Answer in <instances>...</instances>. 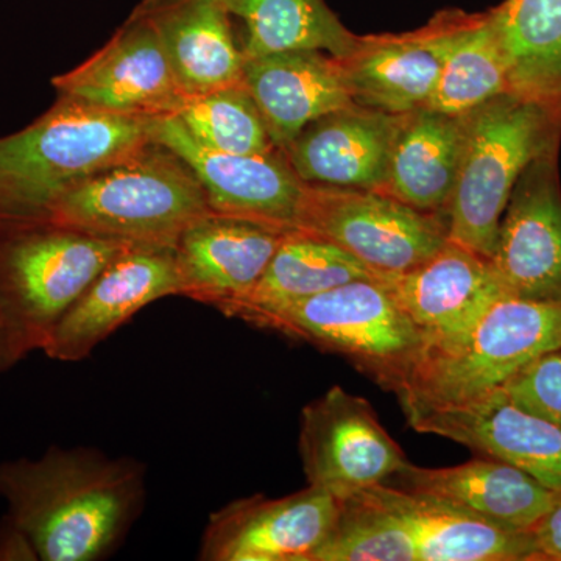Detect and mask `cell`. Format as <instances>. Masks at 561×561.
Returning a JSON list of instances; mask_svg holds the SVG:
<instances>
[{
	"mask_svg": "<svg viewBox=\"0 0 561 561\" xmlns=\"http://www.w3.org/2000/svg\"><path fill=\"white\" fill-rule=\"evenodd\" d=\"M144 468L94 449L50 448L39 459L0 465V497L38 560L108 556L142 505Z\"/></svg>",
	"mask_w": 561,
	"mask_h": 561,
	"instance_id": "cell-1",
	"label": "cell"
},
{
	"mask_svg": "<svg viewBox=\"0 0 561 561\" xmlns=\"http://www.w3.org/2000/svg\"><path fill=\"white\" fill-rule=\"evenodd\" d=\"M151 119L57 95L38 119L0 138V231L43 225L70 187L149 146Z\"/></svg>",
	"mask_w": 561,
	"mask_h": 561,
	"instance_id": "cell-2",
	"label": "cell"
},
{
	"mask_svg": "<svg viewBox=\"0 0 561 561\" xmlns=\"http://www.w3.org/2000/svg\"><path fill=\"white\" fill-rule=\"evenodd\" d=\"M209 214L205 190L190 164L151 140L127 160L70 187L43 225L175 249L180 236Z\"/></svg>",
	"mask_w": 561,
	"mask_h": 561,
	"instance_id": "cell-3",
	"label": "cell"
},
{
	"mask_svg": "<svg viewBox=\"0 0 561 561\" xmlns=\"http://www.w3.org/2000/svg\"><path fill=\"white\" fill-rule=\"evenodd\" d=\"M463 116V149L446 217L448 238L491 260L502 216L531 162L559 151L561 117L505 92Z\"/></svg>",
	"mask_w": 561,
	"mask_h": 561,
	"instance_id": "cell-4",
	"label": "cell"
},
{
	"mask_svg": "<svg viewBox=\"0 0 561 561\" xmlns=\"http://www.w3.org/2000/svg\"><path fill=\"white\" fill-rule=\"evenodd\" d=\"M135 245L54 225L0 231V331L9 368L43 351L94 279Z\"/></svg>",
	"mask_w": 561,
	"mask_h": 561,
	"instance_id": "cell-5",
	"label": "cell"
},
{
	"mask_svg": "<svg viewBox=\"0 0 561 561\" xmlns=\"http://www.w3.org/2000/svg\"><path fill=\"white\" fill-rule=\"evenodd\" d=\"M561 350V302L504 295L459 341L421 350L393 391L401 405H448L500 389L542 354Z\"/></svg>",
	"mask_w": 561,
	"mask_h": 561,
	"instance_id": "cell-6",
	"label": "cell"
},
{
	"mask_svg": "<svg viewBox=\"0 0 561 561\" xmlns=\"http://www.w3.org/2000/svg\"><path fill=\"white\" fill-rule=\"evenodd\" d=\"M249 323L348 356L393 389L423 350V335L382 279L342 286L251 317Z\"/></svg>",
	"mask_w": 561,
	"mask_h": 561,
	"instance_id": "cell-7",
	"label": "cell"
},
{
	"mask_svg": "<svg viewBox=\"0 0 561 561\" xmlns=\"http://www.w3.org/2000/svg\"><path fill=\"white\" fill-rule=\"evenodd\" d=\"M300 231L348 251L379 278L419 267L448 238L446 214L424 213L379 191L309 187Z\"/></svg>",
	"mask_w": 561,
	"mask_h": 561,
	"instance_id": "cell-8",
	"label": "cell"
},
{
	"mask_svg": "<svg viewBox=\"0 0 561 561\" xmlns=\"http://www.w3.org/2000/svg\"><path fill=\"white\" fill-rule=\"evenodd\" d=\"M151 138L190 164L213 213L300 231L309 187L283 150L231 154L210 150L192 138L175 114L151 119Z\"/></svg>",
	"mask_w": 561,
	"mask_h": 561,
	"instance_id": "cell-9",
	"label": "cell"
},
{
	"mask_svg": "<svg viewBox=\"0 0 561 561\" xmlns=\"http://www.w3.org/2000/svg\"><path fill=\"white\" fill-rule=\"evenodd\" d=\"M298 448L309 485L341 500L390 481L409 461L370 402L341 386L302 409Z\"/></svg>",
	"mask_w": 561,
	"mask_h": 561,
	"instance_id": "cell-10",
	"label": "cell"
},
{
	"mask_svg": "<svg viewBox=\"0 0 561 561\" xmlns=\"http://www.w3.org/2000/svg\"><path fill=\"white\" fill-rule=\"evenodd\" d=\"M51 87L58 98L122 116H171L186 98L160 36L136 10L102 49L55 76Z\"/></svg>",
	"mask_w": 561,
	"mask_h": 561,
	"instance_id": "cell-11",
	"label": "cell"
},
{
	"mask_svg": "<svg viewBox=\"0 0 561 561\" xmlns=\"http://www.w3.org/2000/svg\"><path fill=\"white\" fill-rule=\"evenodd\" d=\"M420 434L438 435L561 491V426L527 411L504 387L448 405H404Z\"/></svg>",
	"mask_w": 561,
	"mask_h": 561,
	"instance_id": "cell-12",
	"label": "cell"
},
{
	"mask_svg": "<svg viewBox=\"0 0 561 561\" xmlns=\"http://www.w3.org/2000/svg\"><path fill=\"white\" fill-rule=\"evenodd\" d=\"M472 16L445 10L416 31L360 36L353 54L339 60L353 102L391 114L424 108Z\"/></svg>",
	"mask_w": 561,
	"mask_h": 561,
	"instance_id": "cell-13",
	"label": "cell"
},
{
	"mask_svg": "<svg viewBox=\"0 0 561 561\" xmlns=\"http://www.w3.org/2000/svg\"><path fill=\"white\" fill-rule=\"evenodd\" d=\"M331 491L308 489L267 500L236 501L210 516L201 560L312 561L341 511Z\"/></svg>",
	"mask_w": 561,
	"mask_h": 561,
	"instance_id": "cell-14",
	"label": "cell"
},
{
	"mask_svg": "<svg viewBox=\"0 0 561 561\" xmlns=\"http://www.w3.org/2000/svg\"><path fill=\"white\" fill-rule=\"evenodd\" d=\"M559 151L531 162L502 216L490 264L504 290L524 300L561 302Z\"/></svg>",
	"mask_w": 561,
	"mask_h": 561,
	"instance_id": "cell-15",
	"label": "cell"
},
{
	"mask_svg": "<svg viewBox=\"0 0 561 561\" xmlns=\"http://www.w3.org/2000/svg\"><path fill=\"white\" fill-rule=\"evenodd\" d=\"M172 295H183L175 251L131 247L108 264L62 317L43 353L61 362L87 359L140 309Z\"/></svg>",
	"mask_w": 561,
	"mask_h": 561,
	"instance_id": "cell-16",
	"label": "cell"
},
{
	"mask_svg": "<svg viewBox=\"0 0 561 561\" xmlns=\"http://www.w3.org/2000/svg\"><path fill=\"white\" fill-rule=\"evenodd\" d=\"M423 335V350L459 341L504 290L490 261L451 241L419 267L383 278Z\"/></svg>",
	"mask_w": 561,
	"mask_h": 561,
	"instance_id": "cell-17",
	"label": "cell"
},
{
	"mask_svg": "<svg viewBox=\"0 0 561 561\" xmlns=\"http://www.w3.org/2000/svg\"><path fill=\"white\" fill-rule=\"evenodd\" d=\"M405 114L353 103L311 122L283 151L305 183L381 192Z\"/></svg>",
	"mask_w": 561,
	"mask_h": 561,
	"instance_id": "cell-18",
	"label": "cell"
},
{
	"mask_svg": "<svg viewBox=\"0 0 561 561\" xmlns=\"http://www.w3.org/2000/svg\"><path fill=\"white\" fill-rule=\"evenodd\" d=\"M287 232L216 213L194 221L173 249L181 297L227 312L256 287Z\"/></svg>",
	"mask_w": 561,
	"mask_h": 561,
	"instance_id": "cell-19",
	"label": "cell"
},
{
	"mask_svg": "<svg viewBox=\"0 0 561 561\" xmlns=\"http://www.w3.org/2000/svg\"><path fill=\"white\" fill-rule=\"evenodd\" d=\"M242 81L278 150L286 149L311 122L354 103L341 61L320 50L245 58Z\"/></svg>",
	"mask_w": 561,
	"mask_h": 561,
	"instance_id": "cell-20",
	"label": "cell"
},
{
	"mask_svg": "<svg viewBox=\"0 0 561 561\" xmlns=\"http://www.w3.org/2000/svg\"><path fill=\"white\" fill-rule=\"evenodd\" d=\"M370 489L404 524L419 561L541 560L531 530L512 529L451 502L389 483Z\"/></svg>",
	"mask_w": 561,
	"mask_h": 561,
	"instance_id": "cell-21",
	"label": "cell"
},
{
	"mask_svg": "<svg viewBox=\"0 0 561 561\" xmlns=\"http://www.w3.org/2000/svg\"><path fill=\"white\" fill-rule=\"evenodd\" d=\"M186 98L241 83L243 58L225 0H140Z\"/></svg>",
	"mask_w": 561,
	"mask_h": 561,
	"instance_id": "cell-22",
	"label": "cell"
},
{
	"mask_svg": "<svg viewBox=\"0 0 561 561\" xmlns=\"http://www.w3.org/2000/svg\"><path fill=\"white\" fill-rule=\"evenodd\" d=\"M386 483L451 502L490 522L522 530H531L559 496V491L541 485L527 472L491 457L451 468H420L408 461Z\"/></svg>",
	"mask_w": 561,
	"mask_h": 561,
	"instance_id": "cell-23",
	"label": "cell"
},
{
	"mask_svg": "<svg viewBox=\"0 0 561 561\" xmlns=\"http://www.w3.org/2000/svg\"><path fill=\"white\" fill-rule=\"evenodd\" d=\"M463 138V116L426 106L405 114L381 192L424 213L446 214L459 175Z\"/></svg>",
	"mask_w": 561,
	"mask_h": 561,
	"instance_id": "cell-24",
	"label": "cell"
},
{
	"mask_svg": "<svg viewBox=\"0 0 561 561\" xmlns=\"http://www.w3.org/2000/svg\"><path fill=\"white\" fill-rule=\"evenodd\" d=\"M367 278L379 276L348 251L312 232L289 231L256 287L225 316L249 321L257 313L305 300L350 280Z\"/></svg>",
	"mask_w": 561,
	"mask_h": 561,
	"instance_id": "cell-25",
	"label": "cell"
},
{
	"mask_svg": "<svg viewBox=\"0 0 561 561\" xmlns=\"http://www.w3.org/2000/svg\"><path fill=\"white\" fill-rule=\"evenodd\" d=\"M493 14L511 92L561 117V0H504Z\"/></svg>",
	"mask_w": 561,
	"mask_h": 561,
	"instance_id": "cell-26",
	"label": "cell"
},
{
	"mask_svg": "<svg viewBox=\"0 0 561 561\" xmlns=\"http://www.w3.org/2000/svg\"><path fill=\"white\" fill-rule=\"evenodd\" d=\"M243 22V58L286 50H320L345 60L359 43L327 0H225Z\"/></svg>",
	"mask_w": 561,
	"mask_h": 561,
	"instance_id": "cell-27",
	"label": "cell"
},
{
	"mask_svg": "<svg viewBox=\"0 0 561 561\" xmlns=\"http://www.w3.org/2000/svg\"><path fill=\"white\" fill-rule=\"evenodd\" d=\"M505 92L511 81L493 9L474 13L449 51L426 108L461 116Z\"/></svg>",
	"mask_w": 561,
	"mask_h": 561,
	"instance_id": "cell-28",
	"label": "cell"
},
{
	"mask_svg": "<svg viewBox=\"0 0 561 561\" xmlns=\"http://www.w3.org/2000/svg\"><path fill=\"white\" fill-rule=\"evenodd\" d=\"M312 561H419L404 524L371 489L343 497L337 519Z\"/></svg>",
	"mask_w": 561,
	"mask_h": 561,
	"instance_id": "cell-29",
	"label": "cell"
},
{
	"mask_svg": "<svg viewBox=\"0 0 561 561\" xmlns=\"http://www.w3.org/2000/svg\"><path fill=\"white\" fill-rule=\"evenodd\" d=\"M175 116L192 138L210 150L231 154L276 150L261 110L243 81L184 98Z\"/></svg>",
	"mask_w": 561,
	"mask_h": 561,
	"instance_id": "cell-30",
	"label": "cell"
},
{
	"mask_svg": "<svg viewBox=\"0 0 561 561\" xmlns=\"http://www.w3.org/2000/svg\"><path fill=\"white\" fill-rule=\"evenodd\" d=\"M504 389L527 411L561 426V350L530 362Z\"/></svg>",
	"mask_w": 561,
	"mask_h": 561,
	"instance_id": "cell-31",
	"label": "cell"
},
{
	"mask_svg": "<svg viewBox=\"0 0 561 561\" xmlns=\"http://www.w3.org/2000/svg\"><path fill=\"white\" fill-rule=\"evenodd\" d=\"M541 560L561 561V491L556 502L531 527Z\"/></svg>",
	"mask_w": 561,
	"mask_h": 561,
	"instance_id": "cell-32",
	"label": "cell"
},
{
	"mask_svg": "<svg viewBox=\"0 0 561 561\" xmlns=\"http://www.w3.org/2000/svg\"><path fill=\"white\" fill-rule=\"evenodd\" d=\"M0 560H38L31 541L9 516L0 523Z\"/></svg>",
	"mask_w": 561,
	"mask_h": 561,
	"instance_id": "cell-33",
	"label": "cell"
},
{
	"mask_svg": "<svg viewBox=\"0 0 561 561\" xmlns=\"http://www.w3.org/2000/svg\"><path fill=\"white\" fill-rule=\"evenodd\" d=\"M9 370V364H7L5 348H3L2 331H0V371Z\"/></svg>",
	"mask_w": 561,
	"mask_h": 561,
	"instance_id": "cell-34",
	"label": "cell"
}]
</instances>
